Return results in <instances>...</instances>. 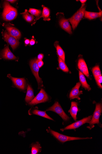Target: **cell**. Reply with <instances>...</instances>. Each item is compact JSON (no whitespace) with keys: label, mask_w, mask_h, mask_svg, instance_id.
<instances>
[{"label":"cell","mask_w":102,"mask_h":154,"mask_svg":"<svg viewBox=\"0 0 102 154\" xmlns=\"http://www.w3.org/2000/svg\"><path fill=\"white\" fill-rule=\"evenodd\" d=\"M4 8L2 17L4 20L11 21L16 18L17 15L16 9L11 6L7 1L4 3Z\"/></svg>","instance_id":"6da1fadb"},{"label":"cell","mask_w":102,"mask_h":154,"mask_svg":"<svg viewBox=\"0 0 102 154\" xmlns=\"http://www.w3.org/2000/svg\"><path fill=\"white\" fill-rule=\"evenodd\" d=\"M47 132L49 133L55 137L59 141L62 143L67 141L75 140L91 139L92 137L81 138L80 137H71L61 134L51 130L50 128L47 130Z\"/></svg>","instance_id":"7a4b0ae2"},{"label":"cell","mask_w":102,"mask_h":154,"mask_svg":"<svg viewBox=\"0 0 102 154\" xmlns=\"http://www.w3.org/2000/svg\"><path fill=\"white\" fill-rule=\"evenodd\" d=\"M86 7L85 4H83L81 7L71 18L68 19L72 25L73 29L74 30L84 16V12Z\"/></svg>","instance_id":"3957f363"},{"label":"cell","mask_w":102,"mask_h":154,"mask_svg":"<svg viewBox=\"0 0 102 154\" xmlns=\"http://www.w3.org/2000/svg\"><path fill=\"white\" fill-rule=\"evenodd\" d=\"M102 106L101 103H98L96 104V108L91 120L89 123V125L87 127L90 130L94 128L95 124H99V119L102 112Z\"/></svg>","instance_id":"277c9868"},{"label":"cell","mask_w":102,"mask_h":154,"mask_svg":"<svg viewBox=\"0 0 102 154\" xmlns=\"http://www.w3.org/2000/svg\"><path fill=\"white\" fill-rule=\"evenodd\" d=\"M47 111H51L59 115L65 121H68L70 118L66 114L59 103L56 102L51 107L46 110Z\"/></svg>","instance_id":"5b68a950"},{"label":"cell","mask_w":102,"mask_h":154,"mask_svg":"<svg viewBox=\"0 0 102 154\" xmlns=\"http://www.w3.org/2000/svg\"><path fill=\"white\" fill-rule=\"evenodd\" d=\"M37 60L36 58L31 60L30 62V65L32 71L36 77L38 85V89H40L43 86L42 79L39 77V68L37 63Z\"/></svg>","instance_id":"8992f818"},{"label":"cell","mask_w":102,"mask_h":154,"mask_svg":"<svg viewBox=\"0 0 102 154\" xmlns=\"http://www.w3.org/2000/svg\"><path fill=\"white\" fill-rule=\"evenodd\" d=\"M49 100L48 95L45 91L42 89L34 98L29 103V104L31 105H35L39 103L45 102Z\"/></svg>","instance_id":"52a82bcc"},{"label":"cell","mask_w":102,"mask_h":154,"mask_svg":"<svg viewBox=\"0 0 102 154\" xmlns=\"http://www.w3.org/2000/svg\"><path fill=\"white\" fill-rule=\"evenodd\" d=\"M2 33L3 39L11 46L13 50L18 47L19 43L18 39L11 35L6 31H3Z\"/></svg>","instance_id":"ba28073f"},{"label":"cell","mask_w":102,"mask_h":154,"mask_svg":"<svg viewBox=\"0 0 102 154\" xmlns=\"http://www.w3.org/2000/svg\"><path fill=\"white\" fill-rule=\"evenodd\" d=\"M92 116H89L69 125L61 131L63 132L67 130H75L77 129L86 123H89L92 119Z\"/></svg>","instance_id":"9c48e42d"},{"label":"cell","mask_w":102,"mask_h":154,"mask_svg":"<svg viewBox=\"0 0 102 154\" xmlns=\"http://www.w3.org/2000/svg\"><path fill=\"white\" fill-rule=\"evenodd\" d=\"M2 59L9 60H17V58L9 49L8 45L0 52V59Z\"/></svg>","instance_id":"30bf717a"},{"label":"cell","mask_w":102,"mask_h":154,"mask_svg":"<svg viewBox=\"0 0 102 154\" xmlns=\"http://www.w3.org/2000/svg\"><path fill=\"white\" fill-rule=\"evenodd\" d=\"M81 85L80 82H78L77 83L76 85L72 89L69 95V97L70 100L75 98L79 100H80L79 96L83 94V91H79V88Z\"/></svg>","instance_id":"8fae6325"},{"label":"cell","mask_w":102,"mask_h":154,"mask_svg":"<svg viewBox=\"0 0 102 154\" xmlns=\"http://www.w3.org/2000/svg\"><path fill=\"white\" fill-rule=\"evenodd\" d=\"M7 77L11 80L17 88L24 90L25 88V80L24 78H18L12 77L10 74L7 75Z\"/></svg>","instance_id":"7c38bea8"},{"label":"cell","mask_w":102,"mask_h":154,"mask_svg":"<svg viewBox=\"0 0 102 154\" xmlns=\"http://www.w3.org/2000/svg\"><path fill=\"white\" fill-rule=\"evenodd\" d=\"M4 26L10 35L18 40L20 38L21 36V33L16 28L8 24H5Z\"/></svg>","instance_id":"4fadbf2b"},{"label":"cell","mask_w":102,"mask_h":154,"mask_svg":"<svg viewBox=\"0 0 102 154\" xmlns=\"http://www.w3.org/2000/svg\"><path fill=\"white\" fill-rule=\"evenodd\" d=\"M78 66L80 72L87 77L89 78L90 75L88 68L84 60L82 58L79 60Z\"/></svg>","instance_id":"5bb4252c"},{"label":"cell","mask_w":102,"mask_h":154,"mask_svg":"<svg viewBox=\"0 0 102 154\" xmlns=\"http://www.w3.org/2000/svg\"><path fill=\"white\" fill-rule=\"evenodd\" d=\"M59 24L62 29L69 34H71V27L68 20L64 17H61L59 21Z\"/></svg>","instance_id":"9a60e30c"},{"label":"cell","mask_w":102,"mask_h":154,"mask_svg":"<svg viewBox=\"0 0 102 154\" xmlns=\"http://www.w3.org/2000/svg\"><path fill=\"white\" fill-rule=\"evenodd\" d=\"M78 103L75 102H72L71 103V106L70 110L68 111L69 112L74 120H77V116L78 111Z\"/></svg>","instance_id":"2e32d148"},{"label":"cell","mask_w":102,"mask_h":154,"mask_svg":"<svg viewBox=\"0 0 102 154\" xmlns=\"http://www.w3.org/2000/svg\"><path fill=\"white\" fill-rule=\"evenodd\" d=\"M102 16V11L99 12H94L85 11L84 12V16L85 18L92 20L97 18L101 17Z\"/></svg>","instance_id":"e0dca14e"},{"label":"cell","mask_w":102,"mask_h":154,"mask_svg":"<svg viewBox=\"0 0 102 154\" xmlns=\"http://www.w3.org/2000/svg\"><path fill=\"white\" fill-rule=\"evenodd\" d=\"M29 114L30 115L32 114L37 115L54 121L53 119L46 114L45 111H40L37 109H34L31 111L29 112Z\"/></svg>","instance_id":"ac0fdd59"},{"label":"cell","mask_w":102,"mask_h":154,"mask_svg":"<svg viewBox=\"0 0 102 154\" xmlns=\"http://www.w3.org/2000/svg\"><path fill=\"white\" fill-rule=\"evenodd\" d=\"M79 76L80 81L82 87L86 90L88 91L91 90V88L90 85L87 83L84 74L80 71H79Z\"/></svg>","instance_id":"d6986e66"},{"label":"cell","mask_w":102,"mask_h":154,"mask_svg":"<svg viewBox=\"0 0 102 154\" xmlns=\"http://www.w3.org/2000/svg\"><path fill=\"white\" fill-rule=\"evenodd\" d=\"M34 97L33 89L30 85H28L25 98V101L27 103L30 102L34 99Z\"/></svg>","instance_id":"ffe728a7"},{"label":"cell","mask_w":102,"mask_h":154,"mask_svg":"<svg viewBox=\"0 0 102 154\" xmlns=\"http://www.w3.org/2000/svg\"><path fill=\"white\" fill-rule=\"evenodd\" d=\"M54 46L56 48L57 54L59 57L61 58L64 62H65V53L63 49L59 45V42L57 41L55 42L54 44Z\"/></svg>","instance_id":"44dd1931"},{"label":"cell","mask_w":102,"mask_h":154,"mask_svg":"<svg viewBox=\"0 0 102 154\" xmlns=\"http://www.w3.org/2000/svg\"><path fill=\"white\" fill-rule=\"evenodd\" d=\"M43 7V11L42 12V15L38 20L41 17L43 18V20L44 21H49L50 19L49 18L50 15V11L49 9L45 7L44 6L42 5Z\"/></svg>","instance_id":"7402d4cb"},{"label":"cell","mask_w":102,"mask_h":154,"mask_svg":"<svg viewBox=\"0 0 102 154\" xmlns=\"http://www.w3.org/2000/svg\"><path fill=\"white\" fill-rule=\"evenodd\" d=\"M21 14L23 15L24 18L28 22L31 23L34 19V16L29 14L27 10H25V12L22 13Z\"/></svg>","instance_id":"603a6c76"},{"label":"cell","mask_w":102,"mask_h":154,"mask_svg":"<svg viewBox=\"0 0 102 154\" xmlns=\"http://www.w3.org/2000/svg\"><path fill=\"white\" fill-rule=\"evenodd\" d=\"M58 61H59V68L63 71L65 72H68L69 71V69L65 62L60 57H59Z\"/></svg>","instance_id":"cb8c5ba5"},{"label":"cell","mask_w":102,"mask_h":154,"mask_svg":"<svg viewBox=\"0 0 102 154\" xmlns=\"http://www.w3.org/2000/svg\"><path fill=\"white\" fill-rule=\"evenodd\" d=\"M41 147L40 144L38 142L36 143L33 144L32 146V154H37L41 151Z\"/></svg>","instance_id":"d4e9b609"},{"label":"cell","mask_w":102,"mask_h":154,"mask_svg":"<svg viewBox=\"0 0 102 154\" xmlns=\"http://www.w3.org/2000/svg\"><path fill=\"white\" fill-rule=\"evenodd\" d=\"M92 71L95 79L101 75L100 69L98 65H97L94 67L92 69Z\"/></svg>","instance_id":"484cf974"},{"label":"cell","mask_w":102,"mask_h":154,"mask_svg":"<svg viewBox=\"0 0 102 154\" xmlns=\"http://www.w3.org/2000/svg\"><path fill=\"white\" fill-rule=\"evenodd\" d=\"M28 12L30 13L33 16H35L38 17L37 18L38 19L39 18L42 13L41 11L40 10L31 8L29 10Z\"/></svg>","instance_id":"4316f807"},{"label":"cell","mask_w":102,"mask_h":154,"mask_svg":"<svg viewBox=\"0 0 102 154\" xmlns=\"http://www.w3.org/2000/svg\"><path fill=\"white\" fill-rule=\"evenodd\" d=\"M95 79L97 84L98 85L100 88L101 89L102 88V87L101 85L102 79V76H100L95 78Z\"/></svg>","instance_id":"83f0119b"},{"label":"cell","mask_w":102,"mask_h":154,"mask_svg":"<svg viewBox=\"0 0 102 154\" xmlns=\"http://www.w3.org/2000/svg\"><path fill=\"white\" fill-rule=\"evenodd\" d=\"M37 63L39 68H41L43 65V62L42 60H37Z\"/></svg>","instance_id":"f1b7e54d"},{"label":"cell","mask_w":102,"mask_h":154,"mask_svg":"<svg viewBox=\"0 0 102 154\" xmlns=\"http://www.w3.org/2000/svg\"><path fill=\"white\" fill-rule=\"evenodd\" d=\"M44 55L42 54H39L38 56V60H42L43 59Z\"/></svg>","instance_id":"f546056e"},{"label":"cell","mask_w":102,"mask_h":154,"mask_svg":"<svg viewBox=\"0 0 102 154\" xmlns=\"http://www.w3.org/2000/svg\"><path fill=\"white\" fill-rule=\"evenodd\" d=\"M30 40L28 39H26L25 40V46H27V45H28L29 44H30Z\"/></svg>","instance_id":"4dcf8cb0"},{"label":"cell","mask_w":102,"mask_h":154,"mask_svg":"<svg viewBox=\"0 0 102 154\" xmlns=\"http://www.w3.org/2000/svg\"><path fill=\"white\" fill-rule=\"evenodd\" d=\"M35 41L33 39H32L30 41V44L31 45V46L34 45H35Z\"/></svg>","instance_id":"1f68e13d"},{"label":"cell","mask_w":102,"mask_h":154,"mask_svg":"<svg viewBox=\"0 0 102 154\" xmlns=\"http://www.w3.org/2000/svg\"><path fill=\"white\" fill-rule=\"evenodd\" d=\"M8 2H9L11 3H13L14 2H16V1H13V0H12V1H7Z\"/></svg>","instance_id":"d6a6232c"},{"label":"cell","mask_w":102,"mask_h":154,"mask_svg":"<svg viewBox=\"0 0 102 154\" xmlns=\"http://www.w3.org/2000/svg\"><path fill=\"white\" fill-rule=\"evenodd\" d=\"M80 1L82 4H84L86 2V0H80Z\"/></svg>","instance_id":"836d02e7"}]
</instances>
